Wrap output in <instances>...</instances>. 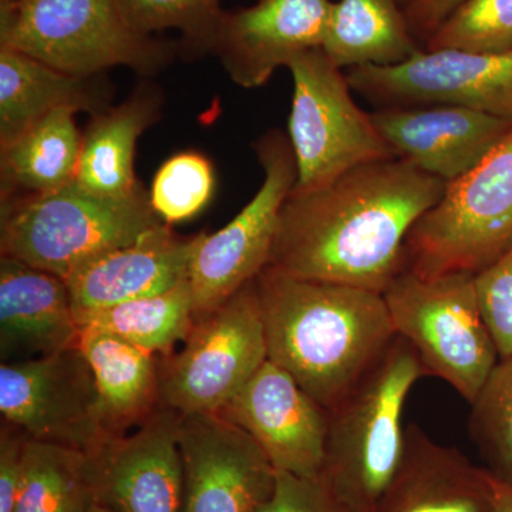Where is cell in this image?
Segmentation results:
<instances>
[{"label":"cell","instance_id":"cell-13","mask_svg":"<svg viewBox=\"0 0 512 512\" xmlns=\"http://www.w3.org/2000/svg\"><path fill=\"white\" fill-rule=\"evenodd\" d=\"M183 512H259L275 491L278 471L262 448L218 413L180 414Z\"/></svg>","mask_w":512,"mask_h":512},{"label":"cell","instance_id":"cell-28","mask_svg":"<svg viewBox=\"0 0 512 512\" xmlns=\"http://www.w3.org/2000/svg\"><path fill=\"white\" fill-rule=\"evenodd\" d=\"M470 434L487 470L512 484V355L498 360L471 403Z\"/></svg>","mask_w":512,"mask_h":512},{"label":"cell","instance_id":"cell-4","mask_svg":"<svg viewBox=\"0 0 512 512\" xmlns=\"http://www.w3.org/2000/svg\"><path fill=\"white\" fill-rule=\"evenodd\" d=\"M160 224L144 187L131 197L106 198L72 183L50 194L2 201L0 251L66 281Z\"/></svg>","mask_w":512,"mask_h":512},{"label":"cell","instance_id":"cell-27","mask_svg":"<svg viewBox=\"0 0 512 512\" xmlns=\"http://www.w3.org/2000/svg\"><path fill=\"white\" fill-rule=\"evenodd\" d=\"M96 504L89 454L26 441L25 473L13 512H90Z\"/></svg>","mask_w":512,"mask_h":512},{"label":"cell","instance_id":"cell-25","mask_svg":"<svg viewBox=\"0 0 512 512\" xmlns=\"http://www.w3.org/2000/svg\"><path fill=\"white\" fill-rule=\"evenodd\" d=\"M76 114L53 111L0 148L2 201L50 194L73 183L83 137Z\"/></svg>","mask_w":512,"mask_h":512},{"label":"cell","instance_id":"cell-6","mask_svg":"<svg viewBox=\"0 0 512 512\" xmlns=\"http://www.w3.org/2000/svg\"><path fill=\"white\" fill-rule=\"evenodd\" d=\"M397 336L416 350L424 375L473 403L500 360L478 303L476 275L420 276L403 269L383 292Z\"/></svg>","mask_w":512,"mask_h":512},{"label":"cell","instance_id":"cell-22","mask_svg":"<svg viewBox=\"0 0 512 512\" xmlns=\"http://www.w3.org/2000/svg\"><path fill=\"white\" fill-rule=\"evenodd\" d=\"M79 349L92 367L110 437L130 433L163 407L160 356L96 328H80Z\"/></svg>","mask_w":512,"mask_h":512},{"label":"cell","instance_id":"cell-10","mask_svg":"<svg viewBox=\"0 0 512 512\" xmlns=\"http://www.w3.org/2000/svg\"><path fill=\"white\" fill-rule=\"evenodd\" d=\"M255 151L264 170L261 188L220 231L202 232L192 255L188 281L195 318L227 302L268 266L282 207L298 181V165L291 140L281 131L259 138Z\"/></svg>","mask_w":512,"mask_h":512},{"label":"cell","instance_id":"cell-21","mask_svg":"<svg viewBox=\"0 0 512 512\" xmlns=\"http://www.w3.org/2000/svg\"><path fill=\"white\" fill-rule=\"evenodd\" d=\"M161 97L141 86L120 106L93 114L82 137L73 183L80 190L106 198H127L143 188L134 173L138 138L156 123Z\"/></svg>","mask_w":512,"mask_h":512},{"label":"cell","instance_id":"cell-12","mask_svg":"<svg viewBox=\"0 0 512 512\" xmlns=\"http://www.w3.org/2000/svg\"><path fill=\"white\" fill-rule=\"evenodd\" d=\"M353 92L386 107L460 106L512 120V50H426L396 66L353 67Z\"/></svg>","mask_w":512,"mask_h":512},{"label":"cell","instance_id":"cell-29","mask_svg":"<svg viewBox=\"0 0 512 512\" xmlns=\"http://www.w3.org/2000/svg\"><path fill=\"white\" fill-rule=\"evenodd\" d=\"M424 49L491 55L511 52L512 0H464Z\"/></svg>","mask_w":512,"mask_h":512},{"label":"cell","instance_id":"cell-35","mask_svg":"<svg viewBox=\"0 0 512 512\" xmlns=\"http://www.w3.org/2000/svg\"><path fill=\"white\" fill-rule=\"evenodd\" d=\"M463 2L464 0H413L403 10L414 37L424 47L448 16Z\"/></svg>","mask_w":512,"mask_h":512},{"label":"cell","instance_id":"cell-31","mask_svg":"<svg viewBox=\"0 0 512 512\" xmlns=\"http://www.w3.org/2000/svg\"><path fill=\"white\" fill-rule=\"evenodd\" d=\"M221 0H116L128 25L143 35L177 29L184 45L210 52L224 10Z\"/></svg>","mask_w":512,"mask_h":512},{"label":"cell","instance_id":"cell-36","mask_svg":"<svg viewBox=\"0 0 512 512\" xmlns=\"http://www.w3.org/2000/svg\"><path fill=\"white\" fill-rule=\"evenodd\" d=\"M493 510L491 512H512V484L504 483L494 476Z\"/></svg>","mask_w":512,"mask_h":512},{"label":"cell","instance_id":"cell-19","mask_svg":"<svg viewBox=\"0 0 512 512\" xmlns=\"http://www.w3.org/2000/svg\"><path fill=\"white\" fill-rule=\"evenodd\" d=\"M493 480L487 468L409 424L402 457L373 512H491Z\"/></svg>","mask_w":512,"mask_h":512},{"label":"cell","instance_id":"cell-16","mask_svg":"<svg viewBox=\"0 0 512 512\" xmlns=\"http://www.w3.org/2000/svg\"><path fill=\"white\" fill-rule=\"evenodd\" d=\"M332 6V0H256L224 12L210 52L238 86H264L276 69L322 47Z\"/></svg>","mask_w":512,"mask_h":512},{"label":"cell","instance_id":"cell-2","mask_svg":"<svg viewBox=\"0 0 512 512\" xmlns=\"http://www.w3.org/2000/svg\"><path fill=\"white\" fill-rule=\"evenodd\" d=\"M268 359L335 409L397 338L383 293L292 278L265 269L255 279Z\"/></svg>","mask_w":512,"mask_h":512},{"label":"cell","instance_id":"cell-17","mask_svg":"<svg viewBox=\"0 0 512 512\" xmlns=\"http://www.w3.org/2000/svg\"><path fill=\"white\" fill-rule=\"evenodd\" d=\"M396 157L447 184L470 173L512 133V120L467 107H386L370 113Z\"/></svg>","mask_w":512,"mask_h":512},{"label":"cell","instance_id":"cell-7","mask_svg":"<svg viewBox=\"0 0 512 512\" xmlns=\"http://www.w3.org/2000/svg\"><path fill=\"white\" fill-rule=\"evenodd\" d=\"M511 247L512 133L421 215L404 244V269L476 275Z\"/></svg>","mask_w":512,"mask_h":512},{"label":"cell","instance_id":"cell-30","mask_svg":"<svg viewBox=\"0 0 512 512\" xmlns=\"http://www.w3.org/2000/svg\"><path fill=\"white\" fill-rule=\"evenodd\" d=\"M214 187L211 161L197 151H184L158 168L148 194L158 217L173 225L200 214L211 201Z\"/></svg>","mask_w":512,"mask_h":512},{"label":"cell","instance_id":"cell-3","mask_svg":"<svg viewBox=\"0 0 512 512\" xmlns=\"http://www.w3.org/2000/svg\"><path fill=\"white\" fill-rule=\"evenodd\" d=\"M424 375L416 350L397 336L379 363L329 412L320 481L352 512L375 511L402 457V416Z\"/></svg>","mask_w":512,"mask_h":512},{"label":"cell","instance_id":"cell-11","mask_svg":"<svg viewBox=\"0 0 512 512\" xmlns=\"http://www.w3.org/2000/svg\"><path fill=\"white\" fill-rule=\"evenodd\" d=\"M0 413L29 439L93 454L113 439L101 416L96 380L77 348L2 363Z\"/></svg>","mask_w":512,"mask_h":512},{"label":"cell","instance_id":"cell-20","mask_svg":"<svg viewBox=\"0 0 512 512\" xmlns=\"http://www.w3.org/2000/svg\"><path fill=\"white\" fill-rule=\"evenodd\" d=\"M80 326L66 282L57 275L0 258L2 363L55 355L79 346Z\"/></svg>","mask_w":512,"mask_h":512},{"label":"cell","instance_id":"cell-18","mask_svg":"<svg viewBox=\"0 0 512 512\" xmlns=\"http://www.w3.org/2000/svg\"><path fill=\"white\" fill-rule=\"evenodd\" d=\"M201 234L183 237L163 222L131 244L77 269L64 281L76 319L181 284L188 279Z\"/></svg>","mask_w":512,"mask_h":512},{"label":"cell","instance_id":"cell-34","mask_svg":"<svg viewBox=\"0 0 512 512\" xmlns=\"http://www.w3.org/2000/svg\"><path fill=\"white\" fill-rule=\"evenodd\" d=\"M18 427L3 421L0 430V512H13L25 473L26 441Z\"/></svg>","mask_w":512,"mask_h":512},{"label":"cell","instance_id":"cell-26","mask_svg":"<svg viewBox=\"0 0 512 512\" xmlns=\"http://www.w3.org/2000/svg\"><path fill=\"white\" fill-rule=\"evenodd\" d=\"M77 322L80 328L104 330L153 355H173L195 322L190 281L185 279L168 291L87 313Z\"/></svg>","mask_w":512,"mask_h":512},{"label":"cell","instance_id":"cell-23","mask_svg":"<svg viewBox=\"0 0 512 512\" xmlns=\"http://www.w3.org/2000/svg\"><path fill=\"white\" fill-rule=\"evenodd\" d=\"M109 90L97 76L60 72L10 47L0 46V148L59 109L106 110Z\"/></svg>","mask_w":512,"mask_h":512},{"label":"cell","instance_id":"cell-37","mask_svg":"<svg viewBox=\"0 0 512 512\" xmlns=\"http://www.w3.org/2000/svg\"><path fill=\"white\" fill-rule=\"evenodd\" d=\"M90 512H116V511L111 510V508L106 507V505L97 503L96 505H94L92 510H90Z\"/></svg>","mask_w":512,"mask_h":512},{"label":"cell","instance_id":"cell-32","mask_svg":"<svg viewBox=\"0 0 512 512\" xmlns=\"http://www.w3.org/2000/svg\"><path fill=\"white\" fill-rule=\"evenodd\" d=\"M481 315L493 335L500 359L512 355V247L476 274Z\"/></svg>","mask_w":512,"mask_h":512},{"label":"cell","instance_id":"cell-9","mask_svg":"<svg viewBox=\"0 0 512 512\" xmlns=\"http://www.w3.org/2000/svg\"><path fill=\"white\" fill-rule=\"evenodd\" d=\"M266 360L254 281L195 318L183 348L160 357L161 402L180 414L220 413Z\"/></svg>","mask_w":512,"mask_h":512},{"label":"cell","instance_id":"cell-15","mask_svg":"<svg viewBox=\"0 0 512 512\" xmlns=\"http://www.w3.org/2000/svg\"><path fill=\"white\" fill-rule=\"evenodd\" d=\"M178 420L180 413L163 406L137 429L89 454L97 503L116 512H183Z\"/></svg>","mask_w":512,"mask_h":512},{"label":"cell","instance_id":"cell-24","mask_svg":"<svg viewBox=\"0 0 512 512\" xmlns=\"http://www.w3.org/2000/svg\"><path fill=\"white\" fill-rule=\"evenodd\" d=\"M322 49L339 69H353L409 62L424 47L396 0H338Z\"/></svg>","mask_w":512,"mask_h":512},{"label":"cell","instance_id":"cell-1","mask_svg":"<svg viewBox=\"0 0 512 512\" xmlns=\"http://www.w3.org/2000/svg\"><path fill=\"white\" fill-rule=\"evenodd\" d=\"M446 188L396 157L357 165L315 190L292 191L265 269L383 293L404 269L407 235Z\"/></svg>","mask_w":512,"mask_h":512},{"label":"cell","instance_id":"cell-38","mask_svg":"<svg viewBox=\"0 0 512 512\" xmlns=\"http://www.w3.org/2000/svg\"><path fill=\"white\" fill-rule=\"evenodd\" d=\"M397 3H399L400 6H402V8H406V6H409L410 3L413 2V0H396Z\"/></svg>","mask_w":512,"mask_h":512},{"label":"cell","instance_id":"cell-8","mask_svg":"<svg viewBox=\"0 0 512 512\" xmlns=\"http://www.w3.org/2000/svg\"><path fill=\"white\" fill-rule=\"evenodd\" d=\"M288 69L293 80L288 137L298 165L293 191L315 190L357 165L396 158L370 113L357 106L346 73L322 47L295 57Z\"/></svg>","mask_w":512,"mask_h":512},{"label":"cell","instance_id":"cell-33","mask_svg":"<svg viewBox=\"0 0 512 512\" xmlns=\"http://www.w3.org/2000/svg\"><path fill=\"white\" fill-rule=\"evenodd\" d=\"M259 512H352L320 478L278 473L274 494Z\"/></svg>","mask_w":512,"mask_h":512},{"label":"cell","instance_id":"cell-5","mask_svg":"<svg viewBox=\"0 0 512 512\" xmlns=\"http://www.w3.org/2000/svg\"><path fill=\"white\" fill-rule=\"evenodd\" d=\"M0 46L73 76L163 69L173 46L131 28L116 0H2Z\"/></svg>","mask_w":512,"mask_h":512},{"label":"cell","instance_id":"cell-14","mask_svg":"<svg viewBox=\"0 0 512 512\" xmlns=\"http://www.w3.org/2000/svg\"><path fill=\"white\" fill-rule=\"evenodd\" d=\"M218 414L247 431L278 473L320 476L329 412L271 360Z\"/></svg>","mask_w":512,"mask_h":512}]
</instances>
